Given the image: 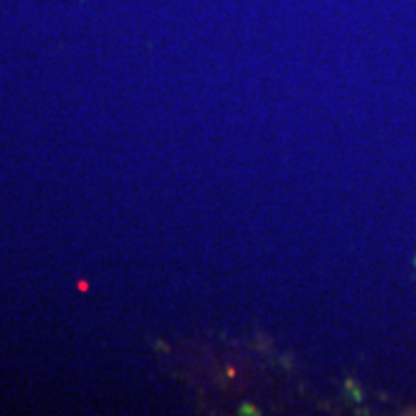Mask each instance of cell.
<instances>
[{"label": "cell", "mask_w": 416, "mask_h": 416, "mask_svg": "<svg viewBox=\"0 0 416 416\" xmlns=\"http://www.w3.org/2000/svg\"><path fill=\"white\" fill-rule=\"evenodd\" d=\"M414 264H416V260H414Z\"/></svg>", "instance_id": "obj_1"}]
</instances>
